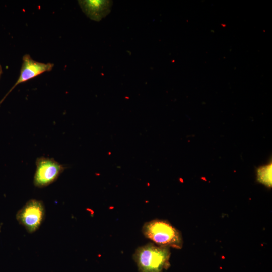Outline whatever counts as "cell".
<instances>
[{
  "label": "cell",
  "mask_w": 272,
  "mask_h": 272,
  "mask_svg": "<svg viewBox=\"0 0 272 272\" xmlns=\"http://www.w3.org/2000/svg\"><path fill=\"white\" fill-rule=\"evenodd\" d=\"M170 248L148 243L138 247L133 255L139 272H163L170 266Z\"/></svg>",
  "instance_id": "1"
},
{
  "label": "cell",
  "mask_w": 272,
  "mask_h": 272,
  "mask_svg": "<svg viewBox=\"0 0 272 272\" xmlns=\"http://www.w3.org/2000/svg\"><path fill=\"white\" fill-rule=\"evenodd\" d=\"M142 232L158 246L181 249L183 239L180 232L166 220L154 219L144 224Z\"/></svg>",
  "instance_id": "2"
},
{
  "label": "cell",
  "mask_w": 272,
  "mask_h": 272,
  "mask_svg": "<svg viewBox=\"0 0 272 272\" xmlns=\"http://www.w3.org/2000/svg\"><path fill=\"white\" fill-rule=\"evenodd\" d=\"M36 166L33 183L38 188L46 187L55 182L66 168L53 158L44 156L37 158Z\"/></svg>",
  "instance_id": "3"
},
{
  "label": "cell",
  "mask_w": 272,
  "mask_h": 272,
  "mask_svg": "<svg viewBox=\"0 0 272 272\" xmlns=\"http://www.w3.org/2000/svg\"><path fill=\"white\" fill-rule=\"evenodd\" d=\"M44 214L45 208L43 202L31 199L17 212L16 218L29 233H32L40 226Z\"/></svg>",
  "instance_id": "4"
},
{
  "label": "cell",
  "mask_w": 272,
  "mask_h": 272,
  "mask_svg": "<svg viewBox=\"0 0 272 272\" xmlns=\"http://www.w3.org/2000/svg\"><path fill=\"white\" fill-rule=\"evenodd\" d=\"M54 64L51 63H42L34 60L28 54H25L22 58V64L19 77L14 85L0 101V105L7 96L19 84L32 79L40 74L52 70Z\"/></svg>",
  "instance_id": "5"
},
{
  "label": "cell",
  "mask_w": 272,
  "mask_h": 272,
  "mask_svg": "<svg viewBox=\"0 0 272 272\" xmlns=\"http://www.w3.org/2000/svg\"><path fill=\"white\" fill-rule=\"evenodd\" d=\"M78 3L83 12L92 20L99 21L110 11L112 1L107 0H83Z\"/></svg>",
  "instance_id": "6"
},
{
  "label": "cell",
  "mask_w": 272,
  "mask_h": 272,
  "mask_svg": "<svg viewBox=\"0 0 272 272\" xmlns=\"http://www.w3.org/2000/svg\"><path fill=\"white\" fill-rule=\"evenodd\" d=\"M271 172V163L259 167L257 170L258 181L268 187H271L272 184Z\"/></svg>",
  "instance_id": "7"
},
{
  "label": "cell",
  "mask_w": 272,
  "mask_h": 272,
  "mask_svg": "<svg viewBox=\"0 0 272 272\" xmlns=\"http://www.w3.org/2000/svg\"><path fill=\"white\" fill-rule=\"evenodd\" d=\"M2 68L1 65H0V76L2 75Z\"/></svg>",
  "instance_id": "8"
}]
</instances>
